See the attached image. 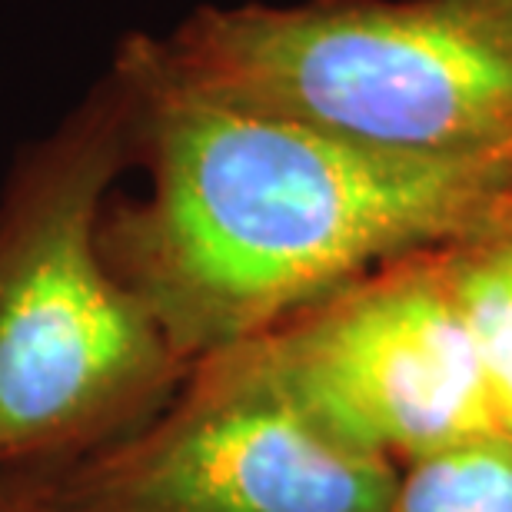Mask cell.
I'll list each match as a JSON object with an SVG mask.
<instances>
[{"mask_svg":"<svg viewBox=\"0 0 512 512\" xmlns=\"http://www.w3.org/2000/svg\"><path fill=\"white\" fill-rule=\"evenodd\" d=\"M147 107L153 187L117 230L173 356L240 346L512 207V147L423 157L120 74Z\"/></svg>","mask_w":512,"mask_h":512,"instance_id":"1","label":"cell"},{"mask_svg":"<svg viewBox=\"0 0 512 512\" xmlns=\"http://www.w3.org/2000/svg\"><path fill=\"white\" fill-rule=\"evenodd\" d=\"M124 70L380 150L512 147V0L203 10L170 40H137Z\"/></svg>","mask_w":512,"mask_h":512,"instance_id":"2","label":"cell"},{"mask_svg":"<svg viewBox=\"0 0 512 512\" xmlns=\"http://www.w3.org/2000/svg\"><path fill=\"white\" fill-rule=\"evenodd\" d=\"M114 167L117 130L100 110L50 153L0 233V463L124 416L177 360L104 260Z\"/></svg>","mask_w":512,"mask_h":512,"instance_id":"3","label":"cell"},{"mask_svg":"<svg viewBox=\"0 0 512 512\" xmlns=\"http://www.w3.org/2000/svg\"><path fill=\"white\" fill-rule=\"evenodd\" d=\"M240 350L346 443L406 466L499 439L433 247L383 266Z\"/></svg>","mask_w":512,"mask_h":512,"instance_id":"4","label":"cell"},{"mask_svg":"<svg viewBox=\"0 0 512 512\" xmlns=\"http://www.w3.org/2000/svg\"><path fill=\"white\" fill-rule=\"evenodd\" d=\"M389 459L346 443L240 346L203 356L187 396L64 493L67 512H386Z\"/></svg>","mask_w":512,"mask_h":512,"instance_id":"5","label":"cell"},{"mask_svg":"<svg viewBox=\"0 0 512 512\" xmlns=\"http://www.w3.org/2000/svg\"><path fill=\"white\" fill-rule=\"evenodd\" d=\"M433 256L476 350L499 439L512 443V207Z\"/></svg>","mask_w":512,"mask_h":512,"instance_id":"6","label":"cell"},{"mask_svg":"<svg viewBox=\"0 0 512 512\" xmlns=\"http://www.w3.org/2000/svg\"><path fill=\"white\" fill-rule=\"evenodd\" d=\"M386 512H512V443L473 439L399 466Z\"/></svg>","mask_w":512,"mask_h":512,"instance_id":"7","label":"cell"}]
</instances>
